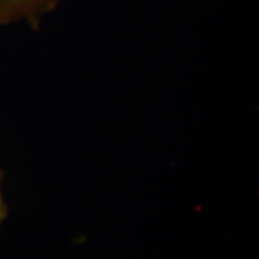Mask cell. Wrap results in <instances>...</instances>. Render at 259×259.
I'll use <instances>...</instances> for the list:
<instances>
[{
    "label": "cell",
    "mask_w": 259,
    "mask_h": 259,
    "mask_svg": "<svg viewBox=\"0 0 259 259\" xmlns=\"http://www.w3.org/2000/svg\"><path fill=\"white\" fill-rule=\"evenodd\" d=\"M57 0H0V23L50 8Z\"/></svg>",
    "instance_id": "6da1fadb"
},
{
    "label": "cell",
    "mask_w": 259,
    "mask_h": 259,
    "mask_svg": "<svg viewBox=\"0 0 259 259\" xmlns=\"http://www.w3.org/2000/svg\"><path fill=\"white\" fill-rule=\"evenodd\" d=\"M2 180H3V171L0 170V223H2L8 216V208H6L4 199H3V192H2Z\"/></svg>",
    "instance_id": "7a4b0ae2"
}]
</instances>
